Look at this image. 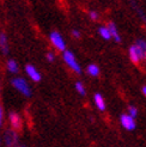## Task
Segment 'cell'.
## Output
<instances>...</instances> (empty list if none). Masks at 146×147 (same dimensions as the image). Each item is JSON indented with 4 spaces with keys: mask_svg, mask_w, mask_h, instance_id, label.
<instances>
[{
    "mask_svg": "<svg viewBox=\"0 0 146 147\" xmlns=\"http://www.w3.org/2000/svg\"><path fill=\"white\" fill-rule=\"evenodd\" d=\"M143 93L146 96V86H144V87H143Z\"/></svg>",
    "mask_w": 146,
    "mask_h": 147,
    "instance_id": "7402d4cb",
    "label": "cell"
},
{
    "mask_svg": "<svg viewBox=\"0 0 146 147\" xmlns=\"http://www.w3.org/2000/svg\"><path fill=\"white\" fill-rule=\"evenodd\" d=\"M20 147H25V146H20Z\"/></svg>",
    "mask_w": 146,
    "mask_h": 147,
    "instance_id": "cb8c5ba5",
    "label": "cell"
},
{
    "mask_svg": "<svg viewBox=\"0 0 146 147\" xmlns=\"http://www.w3.org/2000/svg\"><path fill=\"white\" fill-rule=\"evenodd\" d=\"M54 59H55V56H54L53 53H48V54H47V60H48V61L52 62V61H54Z\"/></svg>",
    "mask_w": 146,
    "mask_h": 147,
    "instance_id": "d6986e66",
    "label": "cell"
},
{
    "mask_svg": "<svg viewBox=\"0 0 146 147\" xmlns=\"http://www.w3.org/2000/svg\"><path fill=\"white\" fill-rule=\"evenodd\" d=\"M129 59H130V61H132L133 63H138V62H139V56H138L135 46H132V47L129 48Z\"/></svg>",
    "mask_w": 146,
    "mask_h": 147,
    "instance_id": "7c38bea8",
    "label": "cell"
},
{
    "mask_svg": "<svg viewBox=\"0 0 146 147\" xmlns=\"http://www.w3.org/2000/svg\"><path fill=\"white\" fill-rule=\"evenodd\" d=\"M25 71L28 73V76L30 77L34 82H40V80H41V74H40L39 71L36 69L32 65H28L25 67Z\"/></svg>",
    "mask_w": 146,
    "mask_h": 147,
    "instance_id": "ba28073f",
    "label": "cell"
},
{
    "mask_svg": "<svg viewBox=\"0 0 146 147\" xmlns=\"http://www.w3.org/2000/svg\"><path fill=\"white\" fill-rule=\"evenodd\" d=\"M134 46L137 49L138 56H139V60L140 59L146 60V42L143 40H139V41H137V45H134Z\"/></svg>",
    "mask_w": 146,
    "mask_h": 147,
    "instance_id": "8992f818",
    "label": "cell"
},
{
    "mask_svg": "<svg viewBox=\"0 0 146 147\" xmlns=\"http://www.w3.org/2000/svg\"><path fill=\"white\" fill-rule=\"evenodd\" d=\"M108 30H109V34H110V36L115 40V42H120L121 41V37H120V35H119V32H118V29H116V26H115V24L114 23H109V25H108Z\"/></svg>",
    "mask_w": 146,
    "mask_h": 147,
    "instance_id": "9c48e42d",
    "label": "cell"
},
{
    "mask_svg": "<svg viewBox=\"0 0 146 147\" xmlns=\"http://www.w3.org/2000/svg\"><path fill=\"white\" fill-rule=\"evenodd\" d=\"M93 99H95V103H96L97 108L101 110V111H104L105 110V102H104L103 96H102L101 93H96L95 94V97H93Z\"/></svg>",
    "mask_w": 146,
    "mask_h": 147,
    "instance_id": "30bf717a",
    "label": "cell"
},
{
    "mask_svg": "<svg viewBox=\"0 0 146 147\" xmlns=\"http://www.w3.org/2000/svg\"><path fill=\"white\" fill-rule=\"evenodd\" d=\"M12 85L14 86V89L18 90L20 93H23L24 96L26 97H30L31 96V90H30V86L28 85V83L23 78H14L12 80Z\"/></svg>",
    "mask_w": 146,
    "mask_h": 147,
    "instance_id": "7a4b0ae2",
    "label": "cell"
},
{
    "mask_svg": "<svg viewBox=\"0 0 146 147\" xmlns=\"http://www.w3.org/2000/svg\"><path fill=\"white\" fill-rule=\"evenodd\" d=\"M5 144L7 147H17L18 145V135L14 130H7L5 133Z\"/></svg>",
    "mask_w": 146,
    "mask_h": 147,
    "instance_id": "277c9868",
    "label": "cell"
},
{
    "mask_svg": "<svg viewBox=\"0 0 146 147\" xmlns=\"http://www.w3.org/2000/svg\"><path fill=\"white\" fill-rule=\"evenodd\" d=\"M9 117H10V123H11L13 129L17 130V129L22 128V119L17 113H10Z\"/></svg>",
    "mask_w": 146,
    "mask_h": 147,
    "instance_id": "52a82bcc",
    "label": "cell"
},
{
    "mask_svg": "<svg viewBox=\"0 0 146 147\" xmlns=\"http://www.w3.org/2000/svg\"><path fill=\"white\" fill-rule=\"evenodd\" d=\"M98 32H99V35L103 37L104 40H110L112 38V36H110V34H109V30H108V28H105V26H99V29H98Z\"/></svg>",
    "mask_w": 146,
    "mask_h": 147,
    "instance_id": "5bb4252c",
    "label": "cell"
},
{
    "mask_svg": "<svg viewBox=\"0 0 146 147\" xmlns=\"http://www.w3.org/2000/svg\"><path fill=\"white\" fill-rule=\"evenodd\" d=\"M87 73H89L90 76H92V77H97L98 74H99V67L97 65H89L87 66Z\"/></svg>",
    "mask_w": 146,
    "mask_h": 147,
    "instance_id": "4fadbf2b",
    "label": "cell"
},
{
    "mask_svg": "<svg viewBox=\"0 0 146 147\" xmlns=\"http://www.w3.org/2000/svg\"><path fill=\"white\" fill-rule=\"evenodd\" d=\"M0 49L4 54L9 53V43H7V37L5 34H0Z\"/></svg>",
    "mask_w": 146,
    "mask_h": 147,
    "instance_id": "8fae6325",
    "label": "cell"
},
{
    "mask_svg": "<svg viewBox=\"0 0 146 147\" xmlns=\"http://www.w3.org/2000/svg\"><path fill=\"white\" fill-rule=\"evenodd\" d=\"M50 42L53 43V46L59 49L61 51H65L66 50V43H65L62 36L57 32V31H53L52 34H50Z\"/></svg>",
    "mask_w": 146,
    "mask_h": 147,
    "instance_id": "3957f363",
    "label": "cell"
},
{
    "mask_svg": "<svg viewBox=\"0 0 146 147\" xmlns=\"http://www.w3.org/2000/svg\"><path fill=\"white\" fill-rule=\"evenodd\" d=\"M7 69L12 73H17L18 72V65L14 60H9L7 61Z\"/></svg>",
    "mask_w": 146,
    "mask_h": 147,
    "instance_id": "9a60e30c",
    "label": "cell"
},
{
    "mask_svg": "<svg viewBox=\"0 0 146 147\" xmlns=\"http://www.w3.org/2000/svg\"><path fill=\"white\" fill-rule=\"evenodd\" d=\"M0 144H1V139H0Z\"/></svg>",
    "mask_w": 146,
    "mask_h": 147,
    "instance_id": "603a6c76",
    "label": "cell"
},
{
    "mask_svg": "<svg viewBox=\"0 0 146 147\" xmlns=\"http://www.w3.org/2000/svg\"><path fill=\"white\" fill-rule=\"evenodd\" d=\"M89 16H90V18H91L92 20H96V19L98 18V13L95 12V11H91V12L89 13Z\"/></svg>",
    "mask_w": 146,
    "mask_h": 147,
    "instance_id": "ac0fdd59",
    "label": "cell"
},
{
    "mask_svg": "<svg viewBox=\"0 0 146 147\" xmlns=\"http://www.w3.org/2000/svg\"><path fill=\"white\" fill-rule=\"evenodd\" d=\"M72 35H73V37L80 38V32H79L78 30H73V31H72Z\"/></svg>",
    "mask_w": 146,
    "mask_h": 147,
    "instance_id": "ffe728a7",
    "label": "cell"
},
{
    "mask_svg": "<svg viewBox=\"0 0 146 147\" xmlns=\"http://www.w3.org/2000/svg\"><path fill=\"white\" fill-rule=\"evenodd\" d=\"M76 89H77V91L82 94V96H85V93H86V91H85V87H84V85L80 83V82H78V83H76Z\"/></svg>",
    "mask_w": 146,
    "mask_h": 147,
    "instance_id": "2e32d148",
    "label": "cell"
},
{
    "mask_svg": "<svg viewBox=\"0 0 146 147\" xmlns=\"http://www.w3.org/2000/svg\"><path fill=\"white\" fill-rule=\"evenodd\" d=\"M128 116H130L132 119H134V117L138 115V109L135 108V107H133V105H130L129 108H128V114H127Z\"/></svg>",
    "mask_w": 146,
    "mask_h": 147,
    "instance_id": "e0dca14e",
    "label": "cell"
},
{
    "mask_svg": "<svg viewBox=\"0 0 146 147\" xmlns=\"http://www.w3.org/2000/svg\"><path fill=\"white\" fill-rule=\"evenodd\" d=\"M120 121H121L122 127L125 129H127V130H133L135 128V121H134V119H132V117L128 116L127 114L121 115Z\"/></svg>",
    "mask_w": 146,
    "mask_h": 147,
    "instance_id": "5b68a950",
    "label": "cell"
},
{
    "mask_svg": "<svg viewBox=\"0 0 146 147\" xmlns=\"http://www.w3.org/2000/svg\"><path fill=\"white\" fill-rule=\"evenodd\" d=\"M1 124H3V109L0 107V127H1Z\"/></svg>",
    "mask_w": 146,
    "mask_h": 147,
    "instance_id": "44dd1931",
    "label": "cell"
},
{
    "mask_svg": "<svg viewBox=\"0 0 146 147\" xmlns=\"http://www.w3.org/2000/svg\"><path fill=\"white\" fill-rule=\"evenodd\" d=\"M64 61L66 62L68 65V67L71 69H73L76 73H78V74L82 73V68H80L79 63L77 62V59H76L74 55H73L72 51H70V50H65L64 51Z\"/></svg>",
    "mask_w": 146,
    "mask_h": 147,
    "instance_id": "6da1fadb",
    "label": "cell"
}]
</instances>
